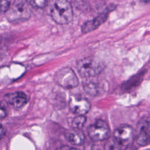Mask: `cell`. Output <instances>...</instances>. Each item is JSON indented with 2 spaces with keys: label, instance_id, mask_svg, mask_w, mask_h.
Returning <instances> with one entry per match:
<instances>
[{
  "label": "cell",
  "instance_id": "cell-2",
  "mask_svg": "<svg viewBox=\"0 0 150 150\" xmlns=\"http://www.w3.org/2000/svg\"><path fill=\"white\" fill-rule=\"evenodd\" d=\"M5 13L9 21L19 22L25 21L30 18L31 10L27 1L15 0L11 2L9 9Z\"/></svg>",
  "mask_w": 150,
  "mask_h": 150
},
{
  "label": "cell",
  "instance_id": "cell-3",
  "mask_svg": "<svg viewBox=\"0 0 150 150\" xmlns=\"http://www.w3.org/2000/svg\"><path fill=\"white\" fill-rule=\"evenodd\" d=\"M104 69L103 63L93 57H86L77 61L76 69L83 77H91L99 74Z\"/></svg>",
  "mask_w": 150,
  "mask_h": 150
},
{
  "label": "cell",
  "instance_id": "cell-9",
  "mask_svg": "<svg viewBox=\"0 0 150 150\" xmlns=\"http://www.w3.org/2000/svg\"><path fill=\"white\" fill-rule=\"evenodd\" d=\"M108 15V11H105L98 14L93 19L84 22L81 26V31L83 33H87L96 29L106 21Z\"/></svg>",
  "mask_w": 150,
  "mask_h": 150
},
{
  "label": "cell",
  "instance_id": "cell-20",
  "mask_svg": "<svg viewBox=\"0 0 150 150\" xmlns=\"http://www.w3.org/2000/svg\"><path fill=\"white\" fill-rule=\"evenodd\" d=\"M4 134H5V131L4 130L2 125H1V138L3 137V135Z\"/></svg>",
  "mask_w": 150,
  "mask_h": 150
},
{
  "label": "cell",
  "instance_id": "cell-21",
  "mask_svg": "<svg viewBox=\"0 0 150 150\" xmlns=\"http://www.w3.org/2000/svg\"><path fill=\"white\" fill-rule=\"evenodd\" d=\"M147 150H150V149H147Z\"/></svg>",
  "mask_w": 150,
  "mask_h": 150
},
{
  "label": "cell",
  "instance_id": "cell-1",
  "mask_svg": "<svg viewBox=\"0 0 150 150\" xmlns=\"http://www.w3.org/2000/svg\"><path fill=\"white\" fill-rule=\"evenodd\" d=\"M50 15L53 20L59 24L68 23L73 16L72 6L66 0L56 1L51 7Z\"/></svg>",
  "mask_w": 150,
  "mask_h": 150
},
{
  "label": "cell",
  "instance_id": "cell-18",
  "mask_svg": "<svg viewBox=\"0 0 150 150\" xmlns=\"http://www.w3.org/2000/svg\"><path fill=\"white\" fill-rule=\"evenodd\" d=\"M56 150H80V149L78 148L71 147V146H69L67 145H64V146H62L58 148Z\"/></svg>",
  "mask_w": 150,
  "mask_h": 150
},
{
  "label": "cell",
  "instance_id": "cell-13",
  "mask_svg": "<svg viewBox=\"0 0 150 150\" xmlns=\"http://www.w3.org/2000/svg\"><path fill=\"white\" fill-rule=\"evenodd\" d=\"M135 141L137 145L141 146H144L150 143V134L138 132L136 137Z\"/></svg>",
  "mask_w": 150,
  "mask_h": 150
},
{
  "label": "cell",
  "instance_id": "cell-15",
  "mask_svg": "<svg viewBox=\"0 0 150 150\" xmlns=\"http://www.w3.org/2000/svg\"><path fill=\"white\" fill-rule=\"evenodd\" d=\"M86 121V117L84 115H77L71 121V126L73 129H81Z\"/></svg>",
  "mask_w": 150,
  "mask_h": 150
},
{
  "label": "cell",
  "instance_id": "cell-7",
  "mask_svg": "<svg viewBox=\"0 0 150 150\" xmlns=\"http://www.w3.org/2000/svg\"><path fill=\"white\" fill-rule=\"evenodd\" d=\"M112 137L123 146H127L134 138L133 128L126 124L120 125L114 130Z\"/></svg>",
  "mask_w": 150,
  "mask_h": 150
},
{
  "label": "cell",
  "instance_id": "cell-19",
  "mask_svg": "<svg viewBox=\"0 0 150 150\" xmlns=\"http://www.w3.org/2000/svg\"><path fill=\"white\" fill-rule=\"evenodd\" d=\"M0 112H1L0 113V116H1V118H5L6 116L7 112H6V110L5 108L3 106L2 104H1V105Z\"/></svg>",
  "mask_w": 150,
  "mask_h": 150
},
{
  "label": "cell",
  "instance_id": "cell-10",
  "mask_svg": "<svg viewBox=\"0 0 150 150\" xmlns=\"http://www.w3.org/2000/svg\"><path fill=\"white\" fill-rule=\"evenodd\" d=\"M67 140L73 145H81L85 140V135L81 129H73L66 134Z\"/></svg>",
  "mask_w": 150,
  "mask_h": 150
},
{
  "label": "cell",
  "instance_id": "cell-12",
  "mask_svg": "<svg viewBox=\"0 0 150 150\" xmlns=\"http://www.w3.org/2000/svg\"><path fill=\"white\" fill-rule=\"evenodd\" d=\"M138 132L150 134V117H144L141 118L137 124Z\"/></svg>",
  "mask_w": 150,
  "mask_h": 150
},
{
  "label": "cell",
  "instance_id": "cell-5",
  "mask_svg": "<svg viewBox=\"0 0 150 150\" xmlns=\"http://www.w3.org/2000/svg\"><path fill=\"white\" fill-rule=\"evenodd\" d=\"M87 132L91 140L98 142L108 138L110 129L108 124L105 121L98 119L94 123L89 126Z\"/></svg>",
  "mask_w": 150,
  "mask_h": 150
},
{
  "label": "cell",
  "instance_id": "cell-16",
  "mask_svg": "<svg viewBox=\"0 0 150 150\" xmlns=\"http://www.w3.org/2000/svg\"><path fill=\"white\" fill-rule=\"evenodd\" d=\"M29 3L30 5L35 7L43 8L46 5L47 2L46 1H30Z\"/></svg>",
  "mask_w": 150,
  "mask_h": 150
},
{
  "label": "cell",
  "instance_id": "cell-11",
  "mask_svg": "<svg viewBox=\"0 0 150 150\" xmlns=\"http://www.w3.org/2000/svg\"><path fill=\"white\" fill-rule=\"evenodd\" d=\"M84 90L91 96H97L102 93L103 87L99 82L94 81H88L83 84Z\"/></svg>",
  "mask_w": 150,
  "mask_h": 150
},
{
  "label": "cell",
  "instance_id": "cell-14",
  "mask_svg": "<svg viewBox=\"0 0 150 150\" xmlns=\"http://www.w3.org/2000/svg\"><path fill=\"white\" fill-rule=\"evenodd\" d=\"M124 146L112 137L110 138L105 145V150H122Z\"/></svg>",
  "mask_w": 150,
  "mask_h": 150
},
{
  "label": "cell",
  "instance_id": "cell-6",
  "mask_svg": "<svg viewBox=\"0 0 150 150\" xmlns=\"http://www.w3.org/2000/svg\"><path fill=\"white\" fill-rule=\"evenodd\" d=\"M69 105L70 111L78 115H84L89 111L91 107L90 103L87 99L77 95L70 97Z\"/></svg>",
  "mask_w": 150,
  "mask_h": 150
},
{
  "label": "cell",
  "instance_id": "cell-17",
  "mask_svg": "<svg viewBox=\"0 0 150 150\" xmlns=\"http://www.w3.org/2000/svg\"><path fill=\"white\" fill-rule=\"evenodd\" d=\"M11 2L9 1H1V11L3 12H6L9 9Z\"/></svg>",
  "mask_w": 150,
  "mask_h": 150
},
{
  "label": "cell",
  "instance_id": "cell-8",
  "mask_svg": "<svg viewBox=\"0 0 150 150\" xmlns=\"http://www.w3.org/2000/svg\"><path fill=\"white\" fill-rule=\"evenodd\" d=\"M4 100L14 108H21L28 102V98L23 91H18L7 93L4 96Z\"/></svg>",
  "mask_w": 150,
  "mask_h": 150
},
{
  "label": "cell",
  "instance_id": "cell-4",
  "mask_svg": "<svg viewBox=\"0 0 150 150\" xmlns=\"http://www.w3.org/2000/svg\"><path fill=\"white\" fill-rule=\"evenodd\" d=\"M54 79L58 85L67 89L74 88L79 84L76 73L68 67H64L57 70L54 74Z\"/></svg>",
  "mask_w": 150,
  "mask_h": 150
}]
</instances>
